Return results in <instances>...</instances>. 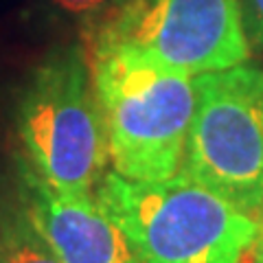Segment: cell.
<instances>
[{
	"label": "cell",
	"instance_id": "6da1fadb",
	"mask_svg": "<svg viewBox=\"0 0 263 263\" xmlns=\"http://www.w3.org/2000/svg\"><path fill=\"white\" fill-rule=\"evenodd\" d=\"M110 167L127 180L158 182L182 167L195 110V81L125 48H90Z\"/></svg>",
	"mask_w": 263,
	"mask_h": 263
},
{
	"label": "cell",
	"instance_id": "7a4b0ae2",
	"mask_svg": "<svg viewBox=\"0 0 263 263\" xmlns=\"http://www.w3.org/2000/svg\"><path fill=\"white\" fill-rule=\"evenodd\" d=\"M95 195L143 263H243L261 230L259 219L182 171L158 182L108 171Z\"/></svg>",
	"mask_w": 263,
	"mask_h": 263
},
{
	"label": "cell",
	"instance_id": "3957f363",
	"mask_svg": "<svg viewBox=\"0 0 263 263\" xmlns=\"http://www.w3.org/2000/svg\"><path fill=\"white\" fill-rule=\"evenodd\" d=\"M24 169L62 195H95L110 154L88 53L66 48L33 70L18 103Z\"/></svg>",
	"mask_w": 263,
	"mask_h": 263
},
{
	"label": "cell",
	"instance_id": "277c9868",
	"mask_svg": "<svg viewBox=\"0 0 263 263\" xmlns=\"http://www.w3.org/2000/svg\"><path fill=\"white\" fill-rule=\"evenodd\" d=\"M193 81L180 171L263 221V68L243 62Z\"/></svg>",
	"mask_w": 263,
	"mask_h": 263
},
{
	"label": "cell",
	"instance_id": "5b68a950",
	"mask_svg": "<svg viewBox=\"0 0 263 263\" xmlns=\"http://www.w3.org/2000/svg\"><path fill=\"white\" fill-rule=\"evenodd\" d=\"M90 48H125L191 77L250 60L239 0H119L90 33Z\"/></svg>",
	"mask_w": 263,
	"mask_h": 263
},
{
	"label": "cell",
	"instance_id": "8992f818",
	"mask_svg": "<svg viewBox=\"0 0 263 263\" xmlns=\"http://www.w3.org/2000/svg\"><path fill=\"white\" fill-rule=\"evenodd\" d=\"M22 202L62 263H143L97 195H62L22 169Z\"/></svg>",
	"mask_w": 263,
	"mask_h": 263
},
{
	"label": "cell",
	"instance_id": "52a82bcc",
	"mask_svg": "<svg viewBox=\"0 0 263 263\" xmlns=\"http://www.w3.org/2000/svg\"><path fill=\"white\" fill-rule=\"evenodd\" d=\"M0 263H62L33 224L22 195L0 197Z\"/></svg>",
	"mask_w": 263,
	"mask_h": 263
},
{
	"label": "cell",
	"instance_id": "ba28073f",
	"mask_svg": "<svg viewBox=\"0 0 263 263\" xmlns=\"http://www.w3.org/2000/svg\"><path fill=\"white\" fill-rule=\"evenodd\" d=\"M239 9L252 53H263V0H239Z\"/></svg>",
	"mask_w": 263,
	"mask_h": 263
},
{
	"label": "cell",
	"instance_id": "9c48e42d",
	"mask_svg": "<svg viewBox=\"0 0 263 263\" xmlns=\"http://www.w3.org/2000/svg\"><path fill=\"white\" fill-rule=\"evenodd\" d=\"M108 3L110 0H53V5L64 15L81 20V22H92L97 18L101 20Z\"/></svg>",
	"mask_w": 263,
	"mask_h": 263
},
{
	"label": "cell",
	"instance_id": "30bf717a",
	"mask_svg": "<svg viewBox=\"0 0 263 263\" xmlns=\"http://www.w3.org/2000/svg\"><path fill=\"white\" fill-rule=\"evenodd\" d=\"M243 263H263V221H261V230H259L257 241H254V246L250 248Z\"/></svg>",
	"mask_w": 263,
	"mask_h": 263
}]
</instances>
